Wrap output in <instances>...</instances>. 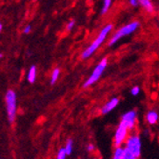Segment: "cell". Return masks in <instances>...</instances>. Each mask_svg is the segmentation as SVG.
Returning <instances> with one entry per match:
<instances>
[{"label": "cell", "mask_w": 159, "mask_h": 159, "mask_svg": "<svg viewBox=\"0 0 159 159\" xmlns=\"http://www.w3.org/2000/svg\"><path fill=\"white\" fill-rule=\"evenodd\" d=\"M112 30V25L111 24H108L106 25L102 30H101V32L98 34V35L96 36V38L94 39V41L92 43V44L87 48L81 54V58L82 59H87L89 58V57H91V55H93L95 51L103 44V42L106 40L108 34L111 33V31Z\"/></svg>", "instance_id": "obj_1"}, {"label": "cell", "mask_w": 159, "mask_h": 159, "mask_svg": "<svg viewBox=\"0 0 159 159\" xmlns=\"http://www.w3.org/2000/svg\"><path fill=\"white\" fill-rule=\"evenodd\" d=\"M141 154V140L137 135H131L126 140L124 159H136Z\"/></svg>", "instance_id": "obj_2"}, {"label": "cell", "mask_w": 159, "mask_h": 159, "mask_svg": "<svg viewBox=\"0 0 159 159\" xmlns=\"http://www.w3.org/2000/svg\"><path fill=\"white\" fill-rule=\"evenodd\" d=\"M139 25H140V23L138 21H134L132 23H129L128 25L120 28L119 30L115 32L113 34V35L111 37L108 46L109 47H112L115 44V43L118 42L121 38H123L125 36H128L129 34H132L134 31L137 30V28L139 27Z\"/></svg>", "instance_id": "obj_3"}, {"label": "cell", "mask_w": 159, "mask_h": 159, "mask_svg": "<svg viewBox=\"0 0 159 159\" xmlns=\"http://www.w3.org/2000/svg\"><path fill=\"white\" fill-rule=\"evenodd\" d=\"M107 65H108V58H103L94 68L93 74L90 75V77L85 81V83L83 84V88H89V87L93 85L96 81H98L101 75H103Z\"/></svg>", "instance_id": "obj_4"}, {"label": "cell", "mask_w": 159, "mask_h": 159, "mask_svg": "<svg viewBox=\"0 0 159 159\" xmlns=\"http://www.w3.org/2000/svg\"><path fill=\"white\" fill-rule=\"evenodd\" d=\"M6 107L9 121L12 123L16 114V94L11 90H9L6 93Z\"/></svg>", "instance_id": "obj_5"}, {"label": "cell", "mask_w": 159, "mask_h": 159, "mask_svg": "<svg viewBox=\"0 0 159 159\" xmlns=\"http://www.w3.org/2000/svg\"><path fill=\"white\" fill-rule=\"evenodd\" d=\"M129 127L128 125L121 121L119 126L116 129V132H115L114 134V139H113V144L115 147H119L121 146L123 142L127 139V135H128V131H129Z\"/></svg>", "instance_id": "obj_6"}, {"label": "cell", "mask_w": 159, "mask_h": 159, "mask_svg": "<svg viewBox=\"0 0 159 159\" xmlns=\"http://www.w3.org/2000/svg\"><path fill=\"white\" fill-rule=\"evenodd\" d=\"M136 111H129L126 113L123 114V116L121 118V121L125 122L129 129H133L135 126V121H136Z\"/></svg>", "instance_id": "obj_7"}, {"label": "cell", "mask_w": 159, "mask_h": 159, "mask_svg": "<svg viewBox=\"0 0 159 159\" xmlns=\"http://www.w3.org/2000/svg\"><path fill=\"white\" fill-rule=\"evenodd\" d=\"M118 104H119V99L117 97H113L102 107L101 112H102V114H107V113L111 112L113 109L116 108L118 106Z\"/></svg>", "instance_id": "obj_8"}, {"label": "cell", "mask_w": 159, "mask_h": 159, "mask_svg": "<svg viewBox=\"0 0 159 159\" xmlns=\"http://www.w3.org/2000/svg\"><path fill=\"white\" fill-rule=\"evenodd\" d=\"M146 119L148 121V123L150 125H154L155 123H157L158 119H159V115L156 111H150L147 115H146Z\"/></svg>", "instance_id": "obj_9"}, {"label": "cell", "mask_w": 159, "mask_h": 159, "mask_svg": "<svg viewBox=\"0 0 159 159\" xmlns=\"http://www.w3.org/2000/svg\"><path fill=\"white\" fill-rule=\"evenodd\" d=\"M139 4L145 9L148 12H152L154 10L153 4L151 0H139Z\"/></svg>", "instance_id": "obj_10"}, {"label": "cell", "mask_w": 159, "mask_h": 159, "mask_svg": "<svg viewBox=\"0 0 159 159\" xmlns=\"http://www.w3.org/2000/svg\"><path fill=\"white\" fill-rule=\"evenodd\" d=\"M35 79H36V67L33 65L28 73V80L30 83H34Z\"/></svg>", "instance_id": "obj_11"}, {"label": "cell", "mask_w": 159, "mask_h": 159, "mask_svg": "<svg viewBox=\"0 0 159 159\" xmlns=\"http://www.w3.org/2000/svg\"><path fill=\"white\" fill-rule=\"evenodd\" d=\"M124 154H125V148H122L121 146L116 147L115 149L112 158L114 159H124Z\"/></svg>", "instance_id": "obj_12"}, {"label": "cell", "mask_w": 159, "mask_h": 159, "mask_svg": "<svg viewBox=\"0 0 159 159\" xmlns=\"http://www.w3.org/2000/svg\"><path fill=\"white\" fill-rule=\"evenodd\" d=\"M59 75H60V70L58 68L54 69V70L52 71V79H51V84L52 85H53L57 81V79H58V77H59Z\"/></svg>", "instance_id": "obj_13"}, {"label": "cell", "mask_w": 159, "mask_h": 159, "mask_svg": "<svg viewBox=\"0 0 159 159\" xmlns=\"http://www.w3.org/2000/svg\"><path fill=\"white\" fill-rule=\"evenodd\" d=\"M111 1L112 0H103V8H102V11H101V14H105L108 12L109 9L111 8Z\"/></svg>", "instance_id": "obj_14"}, {"label": "cell", "mask_w": 159, "mask_h": 159, "mask_svg": "<svg viewBox=\"0 0 159 159\" xmlns=\"http://www.w3.org/2000/svg\"><path fill=\"white\" fill-rule=\"evenodd\" d=\"M73 145H74V142L71 139H69L66 143V146H65V150L67 152V155H70L71 152H73Z\"/></svg>", "instance_id": "obj_15"}, {"label": "cell", "mask_w": 159, "mask_h": 159, "mask_svg": "<svg viewBox=\"0 0 159 159\" xmlns=\"http://www.w3.org/2000/svg\"><path fill=\"white\" fill-rule=\"evenodd\" d=\"M66 156H67V152L65 148H61L58 151V153H57V159H65Z\"/></svg>", "instance_id": "obj_16"}, {"label": "cell", "mask_w": 159, "mask_h": 159, "mask_svg": "<svg viewBox=\"0 0 159 159\" xmlns=\"http://www.w3.org/2000/svg\"><path fill=\"white\" fill-rule=\"evenodd\" d=\"M139 93H140V88H139L138 86H134V88L131 90V93H132V95H134V96L138 95Z\"/></svg>", "instance_id": "obj_17"}, {"label": "cell", "mask_w": 159, "mask_h": 159, "mask_svg": "<svg viewBox=\"0 0 159 159\" xmlns=\"http://www.w3.org/2000/svg\"><path fill=\"white\" fill-rule=\"evenodd\" d=\"M75 22L74 20L70 21L68 23V25H67V31H71V30H73V28L75 27Z\"/></svg>", "instance_id": "obj_18"}, {"label": "cell", "mask_w": 159, "mask_h": 159, "mask_svg": "<svg viewBox=\"0 0 159 159\" xmlns=\"http://www.w3.org/2000/svg\"><path fill=\"white\" fill-rule=\"evenodd\" d=\"M129 4L133 7H136L139 4V0H129Z\"/></svg>", "instance_id": "obj_19"}, {"label": "cell", "mask_w": 159, "mask_h": 159, "mask_svg": "<svg viewBox=\"0 0 159 159\" xmlns=\"http://www.w3.org/2000/svg\"><path fill=\"white\" fill-rule=\"evenodd\" d=\"M32 31V27L30 26V25H28L25 29H24V34H28L29 33H30Z\"/></svg>", "instance_id": "obj_20"}, {"label": "cell", "mask_w": 159, "mask_h": 159, "mask_svg": "<svg viewBox=\"0 0 159 159\" xmlns=\"http://www.w3.org/2000/svg\"><path fill=\"white\" fill-rule=\"evenodd\" d=\"M93 150H94V146L93 145V144H89L88 147H87V151H88V152H92Z\"/></svg>", "instance_id": "obj_21"}, {"label": "cell", "mask_w": 159, "mask_h": 159, "mask_svg": "<svg viewBox=\"0 0 159 159\" xmlns=\"http://www.w3.org/2000/svg\"><path fill=\"white\" fill-rule=\"evenodd\" d=\"M2 29H3V26H2V24H1V23H0V33L2 32Z\"/></svg>", "instance_id": "obj_22"}, {"label": "cell", "mask_w": 159, "mask_h": 159, "mask_svg": "<svg viewBox=\"0 0 159 159\" xmlns=\"http://www.w3.org/2000/svg\"><path fill=\"white\" fill-rule=\"evenodd\" d=\"M0 58H2V54L1 53H0Z\"/></svg>", "instance_id": "obj_23"}]
</instances>
